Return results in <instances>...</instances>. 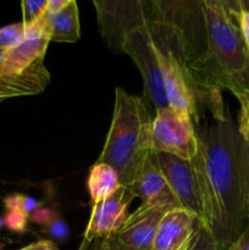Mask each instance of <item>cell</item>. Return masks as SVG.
<instances>
[{"instance_id":"52a82bcc","label":"cell","mask_w":249,"mask_h":250,"mask_svg":"<svg viewBox=\"0 0 249 250\" xmlns=\"http://www.w3.org/2000/svg\"><path fill=\"white\" fill-rule=\"evenodd\" d=\"M151 158L163 173L181 208L193 212L202 222L199 193L190 161L156 150H153Z\"/></svg>"},{"instance_id":"4fadbf2b","label":"cell","mask_w":249,"mask_h":250,"mask_svg":"<svg viewBox=\"0 0 249 250\" xmlns=\"http://www.w3.org/2000/svg\"><path fill=\"white\" fill-rule=\"evenodd\" d=\"M87 186L90 199L94 204V203L102 202V200L111 197L122 185L119 173L116 172L114 167H111L107 164L97 161L90 167Z\"/></svg>"},{"instance_id":"7402d4cb","label":"cell","mask_w":249,"mask_h":250,"mask_svg":"<svg viewBox=\"0 0 249 250\" xmlns=\"http://www.w3.org/2000/svg\"><path fill=\"white\" fill-rule=\"evenodd\" d=\"M114 237L115 236L102 237V238H95L93 241L83 239L77 250H114V246H112Z\"/></svg>"},{"instance_id":"cb8c5ba5","label":"cell","mask_w":249,"mask_h":250,"mask_svg":"<svg viewBox=\"0 0 249 250\" xmlns=\"http://www.w3.org/2000/svg\"><path fill=\"white\" fill-rule=\"evenodd\" d=\"M228 250H249V227Z\"/></svg>"},{"instance_id":"44dd1931","label":"cell","mask_w":249,"mask_h":250,"mask_svg":"<svg viewBox=\"0 0 249 250\" xmlns=\"http://www.w3.org/2000/svg\"><path fill=\"white\" fill-rule=\"evenodd\" d=\"M5 225L9 227L11 231L15 232H23L26 227L27 216L22 212L17 211L14 209H7L6 216H5Z\"/></svg>"},{"instance_id":"8fae6325","label":"cell","mask_w":249,"mask_h":250,"mask_svg":"<svg viewBox=\"0 0 249 250\" xmlns=\"http://www.w3.org/2000/svg\"><path fill=\"white\" fill-rule=\"evenodd\" d=\"M128 188H131L134 197L141 198L142 203H168L181 208L151 155L146 159L133 185Z\"/></svg>"},{"instance_id":"4316f807","label":"cell","mask_w":249,"mask_h":250,"mask_svg":"<svg viewBox=\"0 0 249 250\" xmlns=\"http://www.w3.org/2000/svg\"><path fill=\"white\" fill-rule=\"evenodd\" d=\"M5 53H6V50H2V49H0V68H1V66H2V62H4Z\"/></svg>"},{"instance_id":"6da1fadb","label":"cell","mask_w":249,"mask_h":250,"mask_svg":"<svg viewBox=\"0 0 249 250\" xmlns=\"http://www.w3.org/2000/svg\"><path fill=\"white\" fill-rule=\"evenodd\" d=\"M197 129V128H195ZM190 160L202 207V224L219 250H228L249 227V146L227 111L197 129Z\"/></svg>"},{"instance_id":"5bb4252c","label":"cell","mask_w":249,"mask_h":250,"mask_svg":"<svg viewBox=\"0 0 249 250\" xmlns=\"http://www.w3.org/2000/svg\"><path fill=\"white\" fill-rule=\"evenodd\" d=\"M42 90L32 83L20 78L6 77L0 75V94L5 98L24 97V95L38 94Z\"/></svg>"},{"instance_id":"83f0119b","label":"cell","mask_w":249,"mask_h":250,"mask_svg":"<svg viewBox=\"0 0 249 250\" xmlns=\"http://www.w3.org/2000/svg\"><path fill=\"white\" fill-rule=\"evenodd\" d=\"M4 99H6V98H5L4 95H1V94H0V102H1V100H4Z\"/></svg>"},{"instance_id":"603a6c76","label":"cell","mask_w":249,"mask_h":250,"mask_svg":"<svg viewBox=\"0 0 249 250\" xmlns=\"http://www.w3.org/2000/svg\"><path fill=\"white\" fill-rule=\"evenodd\" d=\"M20 250H59V249L58 247H56V244H54L51 241L42 239V241L28 244V246Z\"/></svg>"},{"instance_id":"d4e9b609","label":"cell","mask_w":249,"mask_h":250,"mask_svg":"<svg viewBox=\"0 0 249 250\" xmlns=\"http://www.w3.org/2000/svg\"><path fill=\"white\" fill-rule=\"evenodd\" d=\"M54 236H58V237H63L66 233V229L65 226L62 224H58V225H54L53 229H51Z\"/></svg>"},{"instance_id":"2e32d148","label":"cell","mask_w":249,"mask_h":250,"mask_svg":"<svg viewBox=\"0 0 249 250\" xmlns=\"http://www.w3.org/2000/svg\"><path fill=\"white\" fill-rule=\"evenodd\" d=\"M49 0H24L21 2L22 23L26 28L33 26L45 14Z\"/></svg>"},{"instance_id":"7c38bea8","label":"cell","mask_w":249,"mask_h":250,"mask_svg":"<svg viewBox=\"0 0 249 250\" xmlns=\"http://www.w3.org/2000/svg\"><path fill=\"white\" fill-rule=\"evenodd\" d=\"M44 17L50 29V42L76 43L80 39V15L75 0H66L59 9L48 7Z\"/></svg>"},{"instance_id":"8992f818","label":"cell","mask_w":249,"mask_h":250,"mask_svg":"<svg viewBox=\"0 0 249 250\" xmlns=\"http://www.w3.org/2000/svg\"><path fill=\"white\" fill-rule=\"evenodd\" d=\"M153 150L164 151L190 161L198 151L197 129L189 115L171 107L155 110L151 121Z\"/></svg>"},{"instance_id":"30bf717a","label":"cell","mask_w":249,"mask_h":250,"mask_svg":"<svg viewBox=\"0 0 249 250\" xmlns=\"http://www.w3.org/2000/svg\"><path fill=\"white\" fill-rule=\"evenodd\" d=\"M200 220L193 212L176 208L161 220L154 238L153 250H188Z\"/></svg>"},{"instance_id":"9a60e30c","label":"cell","mask_w":249,"mask_h":250,"mask_svg":"<svg viewBox=\"0 0 249 250\" xmlns=\"http://www.w3.org/2000/svg\"><path fill=\"white\" fill-rule=\"evenodd\" d=\"M27 29L22 22L12 23L0 28V49L11 50L26 38Z\"/></svg>"},{"instance_id":"ba28073f","label":"cell","mask_w":249,"mask_h":250,"mask_svg":"<svg viewBox=\"0 0 249 250\" xmlns=\"http://www.w3.org/2000/svg\"><path fill=\"white\" fill-rule=\"evenodd\" d=\"M176 208L177 205L168 203H142L133 214H129L124 226L115 234V239L127 249H151L161 220Z\"/></svg>"},{"instance_id":"484cf974","label":"cell","mask_w":249,"mask_h":250,"mask_svg":"<svg viewBox=\"0 0 249 250\" xmlns=\"http://www.w3.org/2000/svg\"><path fill=\"white\" fill-rule=\"evenodd\" d=\"M112 246H114V250H132V249H127L124 248V247L120 246V244L116 242V239H115V237H114V241H112ZM149 250H153V249H149Z\"/></svg>"},{"instance_id":"e0dca14e","label":"cell","mask_w":249,"mask_h":250,"mask_svg":"<svg viewBox=\"0 0 249 250\" xmlns=\"http://www.w3.org/2000/svg\"><path fill=\"white\" fill-rule=\"evenodd\" d=\"M188 250H219L216 242L212 238L209 229L200 221L198 224L194 239H193L192 244H190Z\"/></svg>"},{"instance_id":"ffe728a7","label":"cell","mask_w":249,"mask_h":250,"mask_svg":"<svg viewBox=\"0 0 249 250\" xmlns=\"http://www.w3.org/2000/svg\"><path fill=\"white\" fill-rule=\"evenodd\" d=\"M236 16L238 20L242 37L249 51V2L236 1Z\"/></svg>"},{"instance_id":"7a4b0ae2","label":"cell","mask_w":249,"mask_h":250,"mask_svg":"<svg viewBox=\"0 0 249 250\" xmlns=\"http://www.w3.org/2000/svg\"><path fill=\"white\" fill-rule=\"evenodd\" d=\"M205 54L203 80L211 90L227 89L238 99L249 90V51L236 16V1L203 0Z\"/></svg>"},{"instance_id":"9c48e42d","label":"cell","mask_w":249,"mask_h":250,"mask_svg":"<svg viewBox=\"0 0 249 250\" xmlns=\"http://www.w3.org/2000/svg\"><path fill=\"white\" fill-rule=\"evenodd\" d=\"M133 198L136 197L131 188L121 186L111 197L94 203L83 239L93 241L102 237L115 236L128 219V207Z\"/></svg>"},{"instance_id":"f546056e","label":"cell","mask_w":249,"mask_h":250,"mask_svg":"<svg viewBox=\"0 0 249 250\" xmlns=\"http://www.w3.org/2000/svg\"><path fill=\"white\" fill-rule=\"evenodd\" d=\"M0 250H1V244H0Z\"/></svg>"},{"instance_id":"ac0fdd59","label":"cell","mask_w":249,"mask_h":250,"mask_svg":"<svg viewBox=\"0 0 249 250\" xmlns=\"http://www.w3.org/2000/svg\"><path fill=\"white\" fill-rule=\"evenodd\" d=\"M238 102L241 104V110H239L237 128L242 138L249 146V90L238 98Z\"/></svg>"},{"instance_id":"5b68a950","label":"cell","mask_w":249,"mask_h":250,"mask_svg":"<svg viewBox=\"0 0 249 250\" xmlns=\"http://www.w3.org/2000/svg\"><path fill=\"white\" fill-rule=\"evenodd\" d=\"M93 4L97 10L100 34L107 46L115 51H122L124 39L131 32L156 21L154 1L97 0Z\"/></svg>"},{"instance_id":"f1b7e54d","label":"cell","mask_w":249,"mask_h":250,"mask_svg":"<svg viewBox=\"0 0 249 250\" xmlns=\"http://www.w3.org/2000/svg\"><path fill=\"white\" fill-rule=\"evenodd\" d=\"M1 224H2V222H1V220H0V226H1Z\"/></svg>"},{"instance_id":"277c9868","label":"cell","mask_w":249,"mask_h":250,"mask_svg":"<svg viewBox=\"0 0 249 250\" xmlns=\"http://www.w3.org/2000/svg\"><path fill=\"white\" fill-rule=\"evenodd\" d=\"M156 21L131 32L124 39L122 51L131 56L144 83V93L155 110L168 107L164 87L163 53L155 32Z\"/></svg>"},{"instance_id":"3957f363","label":"cell","mask_w":249,"mask_h":250,"mask_svg":"<svg viewBox=\"0 0 249 250\" xmlns=\"http://www.w3.org/2000/svg\"><path fill=\"white\" fill-rule=\"evenodd\" d=\"M151 121L141 98L116 88L111 125L98 163L114 167L124 187L133 185L153 153Z\"/></svg>"},{"instance_id":"d6986e66","label":"cell","mask_w":249,"mask_h":250,"mask_svg":"<svg viewBox=\"0 0 249 250\" xmlns=\"http://www.w3.org/2000/svg\"><path fill=\"white\" fill-rule=\"evenodd\" d=\"M36 200L28 197H22V195H15L5 199V207L6 209H14L22 212L28 217L29 212L36 208Z\"/></svg>"}]
</instances>
